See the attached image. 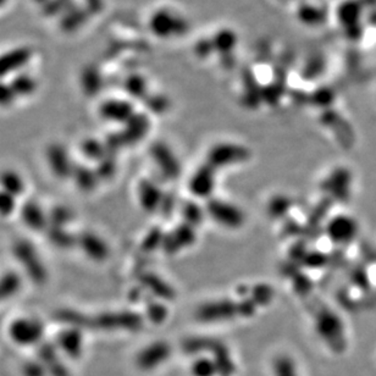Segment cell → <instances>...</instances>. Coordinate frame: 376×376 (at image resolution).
I'll return each mask as SVG.
<instances>
[{"instance_id":"cell-1","label":"cell","mask_w":376,"mask_h":376,"mask_svg":"<svg viewBox=\"0 0 376 376\" xmlns=\"http://www.w3.org/2000/svg\"><path fill=\"white\" fill-rule=\"evenodd\" d=\"M43 329L39 322L32 319H21L15 322L10 327V337L13 341L21 346H32L42 337Z\"/></svg>"},{"instance_id":"cell-2","label":"cell","mask_w":376,"mask_h":376,"mask_svg":"<svg viewBox=\"0 0 376 376\" xmlns=\"http://www.w3.org/2000/svg\"><path fill=\"white\" fill-rule=\"evenodd\" d=\"M31 58L27 48H15L0 55V80L9 75H17Z\"/></svg>"},{"instance_id":"cell-3","label":"cell","mask_w":376,"mask_h":376,"mask_svg":"<svg viewBox=\"0 0 376 376\" xmlns=\"http://www.w3.org/2000/svg\"><path fill=\"white\" fill-rule=\"evenodd\" d=\"M166 356H167V348L161 345H156L143 352V354L138 359V363H140V366L144 369H153L156 368V364L165 361Z\"/></svg>"},{"instance_id":"cell-4","label":"cell","mask_w":376,"mask_h":376,"mask_svg":"<svg viewBox=\"0 0 376 376\" xmlns=\"http://www.w3.org/2000/svg\"><path fill=\"white\" fill-rule=\"evenodd\" d=\"M37 82L33 77H31L27 73H17L15 75L14 82L11 83V87L14 89L16 97L17 96H29L36 89Z\"/></svg>"},{"instance_id":"cell-5","label":"cell","mask_w":376,"mask_h":376,"mask_svg":"<svg viewBox=\"0 0 376 376\" xmlns=\"http://www.w3.org/2000/svg\"><path fill=\"white\" fill-rule=\"evenodd\" d=\"M193 376H215L219 373V366L208 359H198L192 366Z\"/></svg>"},{"instance_id":"cell-6","label":"cell","mask_w":376,"mask_h":376,"mask_svg":"<svg viewBox=\"0 0 376 376\" xmlns=\"http://www.w3.org/2000/svg\"><path fill=\"white\" fill-rule=\"evenodd\" d=\"M273 374L275 376H297V371L291 359L281 358L275 361Z\"/></svg>"},{"instance_id":"cell-7","label":"cell","mask_w":376,"mask_h":376,"mask_svg":"<svg viewBox=\"0 0 376 376\" xmlns=\"http://www.w3.org/2000/svg\"><path fill=\"white\" fill-rule=\"evenodd\" d=\"M16 98L11 84H6L0 80V107H9Z\"/></svg>"},{"instance_id":"cell-8","label":"cell","mask_w":376,"mask_h":376,"mask_svg":"<svg viewBox=\"0 0 376 376\" xmlns=\"http://www.w3.org/2000/svg\"><path fill=\"white\" fill-rule=\"evenodd\" d=\"M4 3H5V0H0V8H1L3 5H4Z\"/></svg>"},{"instance_id":"cell-9","label":"cell","mask_w":376,"mask_h":376,"mask_svg":"<svg viewBox=\"0 0 376 376\" xmlns=\"http://www.w3.org/2000/svg\"><path fill=\"white\" fill-rule=\"evenodd\" d=\"M43 1H44V0H43Z\"/></svg>"}]
</instances>
